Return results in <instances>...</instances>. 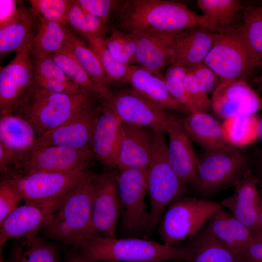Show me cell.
<instances>
[{
    "label": "cell",
    "instance_id": "12",
    "mask_svg": "<svg viewBox=\"0 0 262 262\" xmlns=\"http://www.w3.org/2000/svg\"><path fill=\"white\" fill-rule=\"evenodd\" d=\"M67 193L44 200L25 202L16 208L0 224V251L10 239L26 240L37 236L38 232L47 224Z\"/></svg>",
    "mask_w": 262,
    "mask_h": 262
},
{
    "label": "cell",
    "instance_id": "31",
    "mask_svg": "<svg viewBox=\"0 0 262 262\" xmlns=\"http://www.w3.org/2000/svg\"><path fill=\"white\" fill-rule=\"evenodd\" d=\"M68 37L64 48L70 51L88 74L99 93L104 98L112 84L96 53L67 28Z\"/></svg>",
    "mask_w": 262,
    "mask_h": 262
},
{
    "label": "cell",
    "instance_id": "25",
    "mask_svg": "<svg viewBox=\"0 0 262 262\" xmlns=\"http://www.w3.org/2000/svg\"><path fill=\"white\" fill-rule=\"evenodd\" d=\"M40 23L39 18L30 8L21 3L16 15L0 25V59L31 44L37 33Z\"/></svg>",
    "mask_w": 262,
    "mask_h": 262
},
{
    "label": "cell",
    "instance_id": "21",
    "mask_svg": "<svg viewBox=\"0 0 262 262\" xmlns=\"http://www.w3.org/2000/svg\"><path fill=\"white\" fill-rule=\"evenodd\" d=\"M122 124L112 110L103 104L94 127L91 150L92 155L107 167H116Z\"/></svg>",
    "mask_w": 262,
    "mask_h": 262
},
{
    "label": "cell",
    "instance_id": "8",
    "mask_svg": "<svg viewBox=\"0 0 262 262\" xmlns=\"http://www.w3.org/2000/svg\"><path fill=\"white\" fill-rule=\"evenodd\" d=\"M240 28L236 25L215 33L212 48L204 61L217 75L221 83L247 82L255 70Z\"/></svg>",
    "mask_w": 262,
    "mask_h": 262
},
{
    "label": "cell",
    "instance_id": "5",
    "mask_svg": "<svg viewBox=\"0 0 262 262\" xmlns=\"http://www.w3.org/2000/svg\"><path fill=\"white\" fill-rule=\"evenodd\" d=\"M93 98L82 93H49L30 87L15 110L22 112L40 135L63 124L92 103Z\"/></svg>",
    "mask_w": 262,
    "mask_h": 262
},
{
    "label": "cell",
    "instance_id": "38",
    "mask_svg": "<svg viewBox=\"0 0 262 262\" xmlns=\"http://www.w3.org/2000/svg\"><path fill=\"white\" fill-rule=\"evenodd\" d=\"M51 57L66 77L79 86L83 93L93 97H99L93 81L70 51L62 49L54 52Z\"/></svg>",
    "mask_w": 262,
    "mask_h": 262
},
{
    "label": "cell",
    "instance_id": "6",
    "mask_svg": "<svg viewBox=\"0 0 262 262\" xmlns=\"http://www.w3.org/2000/svg\"><path fill=\"white\" fill-rule=\"evenodd\" d=\"M222 208L220 202L183 196L172 203L163 215L159 234L163 244L174 246L194 236L212 215Z\"/></svg>",
    "mask_w": 262,
    "mask_h": 262
},
{
    "label": "cell",
    "instance_id": "18",
    "mask_svg": "<svg viewBox=\"0 0 262 262\" xmlns=\"http://www.w3.org/2000/svg\"><path fill=\"white\" fill-rule=\"evenodd\" d=\"M235 191L221 202L223 208L246 226L257 238L262 239L260 222V194L258 180L251 170H248L236 184Z\"/></svg>",
    "mask_w": 262,
    "mask_h": 262
},
{
    "label": "cell",
    "instance_id": "23",
    "mask_svg": "<svg viewBox=\"0 0 262 262\" xmlns=\"http://www.w3.org/2000/svg\"><path fill=\"white\" fill-rule=\"evenodd\" d=\"M215 33L203 27H192L178 34L171 65L192 69L204 62L213 44Z\"/></svg>",
    "mask_w": 262,
    "mask_h": 262
},
{
    "label": "cell",
    "instance_id": "24",
    "mask_svg": "<svg viewBox=\"0 0 262 262\" xmlns=\"http://www.w3.org/2000/svg\"><path fill=\"white\" fill-rule=\"evenodd\" d=\"M126 83L136 93L162 108L187 113L169 93L163 77H159L137 65H131Z\"/></svg>",
    "mask_w": 262,
    "mask_h": 262
},
{
    "label": "cell",
    "instance_id": "51",
    "mask_svg": "<svg viewBox=\"0 0 262 262\" xmlns=\"http://www.w3.org/2000/svg\"><path fill=\"white\" fill-rule=\"evenodd\" d=\"M66 262H89L80 256L78 253L75 252L70 255L67 258Z\"/></svg>",
    "mask_w": 262,
    "mask_h": 262
},
{
    "label": "cell",
    "instance_id": "17",
    "mask_svg": "<svg viewBox=\"0 0 262 262\" xmlns=\"http://www.w3.org/2000/svg\"><path fill=\"white\" fill-rule=\"evenodd\" d=\"M211 105L215 114L224 120L255 114L262 109V98L243 80L220 83L213 94Z\"/></svg>",
    "mask_w": 262,
    "mask_h": 262
},
{
    "label": "cell",
    "instance_id": "11",
    "mask_svg": "<svg viewBox=\"0 0 262 262\" xmlns=\"http://www.w3.org/2000/svg\"><path fill=\"white\" fill-rule=\"evenodd\" d=\"M90 173L87 168L60 172L38 171L12 175L6 179L18 191L25 202L62 196L82 182Z\"/></svg>",
    "mask_w": 262,
    "mask_h": 262
},
{
    "label": "cell",
    "instance_id": "34",
    "mask_svg": "<svg viewBox=\"0 0 262 262\" xmlns=\"http://www.w3.org/2000/svg\"><path fill=\"white\" fill-rule=\"evenodd\" d=\"M240 32L255 69L262 68V6L244 8Z\"/></svg>",
    "mask_w": 262,
    "mask_h": 262
},
{
    "label": "cell",
    "instance_id": "32",
    "mask_svg": "<svg viewBox=\"0 0 262 262\" xmlns=\"http://www.w3.org/2000/svg\"><path fill=\"white\" fill-rule=\"evenodd\" d=\"M202 16L214 33L236 26L244 7L238 0H198Z\"/></svg>",
    "mask_w": 262,
    "mask_h": 262
},
{
    "label": "cell",
    "instance_id": "4",
    "mask_svg": "<svg viewBox=\"0 0 262 262\" xmlns=\"http://www.w3.org/2000/svg\"><path fill=\"white\" fill-rule=\"evenodd\" d=\"M152 130V155L147 169V190L150 202L148 232L160 222L168 207L184 196L188 189L169 162L165 131L157 128Z\"/></svg>",
    "mask_w": 262,
    "mask_h": 262
},
{
    "label": "cell",
    "instance_id": "33",
    "mask_svg": "<svg viewBox=\"0 0 262 262\" xmlns=\"http://www.w3.org/2000/svg\"><path fill=\"white\" fill-rule=\"evenodd\" d=\"M217 75L204 62L190 69L184 78L185 86L199 111L211 105L209 93L213 94L220 84Z\"/></svg>",
    "mask_w": 262,
    "mask_h": 262
},
{
    "label": "cell",
    "instance_id": "52",
    "mask_svg": "<svg viewBox=\"0 0 262 262\" xmlns=\"http://www.w3.org/2000/svg\"><path fill=\"white\" fill-rule=\"evenodd\" d=\"M257 139L262 140V115L258 117L257 128Z\"/></svg>",
    "mask_w": 262,
    "mask_h": 262
},
{
    "label": "cell",
    "instance_id": "7",
    "mask_svg": "<svg viewBox=\"0 0 262 262\" xmlns=\"http://www.w3.org/2000/svg\"><path fill=\"white\" fill-rule=\"evenodd\" d=\"M249 165L248 154L231 145L206 151L198 166L200 193L209 195L235 186Z\"/></svg>",
    "mask_w": 262,
    "mask_h": 262
},
{
    "label": "cell",
    "instance_id": "50",
    "mask_svg": "<svg viewBox=\"0 0 262 262\" xmlns=\"http://www.w3.org/2000/svg\"><path fill=\"white\" fill-rule=\"evenodd\" d=\"M259 182L262 180V149L259 152L256 163V173L254 174Z\"/></svg>",
    "mask_w": 262,
    "mask_h": 262
},
{
    "label": "cell",
    "instance_id": "22",
    "mask_svg": "<svg viewBox=\"0 0 262 262\" xmlns=\"http://www.w3.org/2000/svg\"><path fill=\"white\" fill-rule=\"evenodd\" d=\"M152 130L122 123L120 146L116 167L147 169L151 158Z\"/></svg>",
    "mask_w": 262,
    "mask_h": 262
},
{
    "label": "cell",
    "instance_id": "1",
    "mask_svg": "<svg viewBox=\"0 0 262 262\" xmlns=\"http://www.w3.org/2000/svg\"><path fill=\"white\" fill-rule=\"evenodd\" d=\"M74 247L76 252L90 262H165L188 261L186 247L167 246L146 239L97 237L81 239Z\"/></svg>",
    "mask_w": 262,
    "mask_h": 262
},
{
    "label": "cell",
    "instance_id": "39",
    "mask_svg": "<svg viewBox=\"0 0 262 262\" xmlns=\"http://www.w3.org/2000/svg\"><path fill=\"white\" fill-rule=\"evenodd\" d=\"M82 36L98 55L112 84L125 83L130 66L121 63L110 53L105 46L104 38L89 35Z\"/></svg>",
    "mask_w": 262,
    "mask_h": 262
},
{
    "label": "cell",
    "instance_id": "45",
    "mask_svg": "<svg viewBox=\"0 0 262 262\" xmlns=\"http://www.w3.org/2000/svg\"><path fill=\"white\" fill-rule=\"evenodd\" d=\"M104 42L108 51L116 60L127 66L132 65L130 58L113 32L104 39Z\"/></svg>",
    "mask_w": 262,
    "mask_h": 262
},
{
    "label": "cell",
    "instance_id": "14",
    "mask_svg": "<svg viewBox=\"0 0 262 262\" xmlns=\"http://www.w3.org/2000/svg\"><path fill=\"white\" fill-rule=\"evenodd\" d=\"M32 43L17 51L10 63L1 68L0 115L15 111L32 85L33 75L30 54Z\"/></svg>",
    "mask_w": 262,
    "mask_h": 262
},
{
    "label": "cell",
    "instance_id": "42",
    "mask_svg": "<svg viewBox=\"0 0 262 262\" xmlns=\"http://www.w3.org/2000/svg\"><path fill=\"white\" fill-rule=\"evenodd\" d=\"M72 0H30V9L39 19L67 25L68 12Z\"/></svg>",
    "mask_w": 262,
    "mask_h": 262
},
{
    "label": "cell",
    "instance_id": "10",
    "mask_svg": "<svg viewBox=\"0 0 262 262\" xmlns=\"http://www.w3.org/2000/svg\"><path fill=\"white\" fill-rule=\"evenodd\" d=\"M120 198L121 225L129 234L147 230L149 212L145 206L147 170L130 168L119 171L116 175Z\"/></svg>",
    "mask_w": 262,
    "mask_h": 262
},
{
    "label": "cell",
    "instance_id": "27",
    "mask_svg": "<svg viewBox=\"0 0 262 262\" xmlns=\"http://www.w3.org/2000/svg\"><path fill=\"white\" fill-rule=\"evenodd\" d=\"M31 56L33 71L31 87L49 93H84L66 77L51 56Z\"/></svg>",
    "mask_w": 262,
    "mask_h": 262
},
{
    "label": "cell",
    "instance_id": "30",
    "mask_svg": "<svg viewBox=\"0 0 262 262\" xmlns=\"http://www.w3.org/2000/svg\"><path fill=\"white\" fill-rule=\"evenodd\" d=\"M185 247L190 253L187 262H242L211 232L206 224L190 239Z\"/></svg>",
    "mask_w": 262,
    "mask_h": 262
},
{
    "label": "cell",
    "instance_id": "28",
    "mask_svg": "<svg viewBox=\"0 0 262 262\" xmlns=\"http://www.w3.org/2000/svg\"><path fill=\"white\" fill-rule=\"evenodd\" d=\"M182 124L192 141L206 151L230 145L226 138L222 124L205 111L189 114Z\"/></svg>",
    "mask_w": 262,
    "mask_h": 262
},
{
    "label": "cell",
    "instance_id": "47",
    "mask_svg": "<svg viewBox=\"0 0 262 262\" xmlns=\"http://www.w3.org/2000/svg\"><path fill=\"white\" fill-rule=\"evenodd\" d=\"M21 2L15 0H0V25L14 17L18 12Z\"/></svg>",
    "mask_w": 262,
    "mask_h": 262
},
{
    "label": "cell",
    "instance_id": "48",
    "mask_svg": "<svg viewBox=\"0 0 262 262\" xmlns=\"http://www.w3.org/2000/svg\"><path fill=\"white\" fill-rule=\"evenodd\" d=\"M240 258L242 262H262V239L251 244Z\"/></svg>",
    "mask_w": 262,
    "mask_h": 262
},
{
    "label": "cell",
    "instance_id": "2",
    "mask_svg": "<svg viewBox=\"0 0 262 262\" xmlns=\"http://www.w3.org/2000/svg\"><path fill=\"white\" fill-rule=\"evenodd\" d=\"M119 29L128 32H168L203 27L206 21L184 4L162 0H128L117 19Z\"/></svg>",
    "mask_w": 262,
    "mask_h": 262
},
{
    "label": "cell",
    "instance_id": "13",
    "mask_svg": "<svg viewBox=\"0 0 262 262\" xmlns=\"http://www.w3.org/2000/svg\"><path fill=\"white\" fill-rule=\"evenodd\" d=\"M98 114L93 102L88 104L59 127L38 135L33 148L55 146L91 152V142Z\"/></svg>",
    "mask_w": 262,
    "mask_h": 262
},
{
    "label": "cell",
    "instance_id": "35",
    "mask_svg": "<svg viewBox=\"0 0 262 262\" xmlns=\"http://www.w3.org/2000/svg\"><path fill=\"white\" fill-rule=\"evenodd\" d=\"M40 20L31 44L30 54L34 57L51 56L56 51L64 49L68 37L67 27L58 22Z\"/></svg>",
    "mask_w": 262,
    "mask_h": 262
},
{
    "label": "cell",
    "instance_id": "56",
    "mask_svg": "<svg viewBox=\"0 0 262 262\" xmlns=\"http://www.w3.org/2000/svg\"><path fill=\"white\" fill-rule=\"evenodd\" d=\"M89 262H90L89 261Z\"/></svg>",
    "mask_w": 262,
    "mask_h": 262
},
{
    "label": "cell",
    "instance_id": "49",
    "mask_svg": "<svg viewBox=\"0 0 262 262\" xmlns=\"http://www.w3.org/2000/svg\"><path fill=\"white\" fill-rule=\"evenodd\" d=\"M18 154L0 143V169L5 171L8 166L16 161Z\"/></svg>",
    "mask_w": 262,
    "mask_h": 262
},
{
    "label": "cell",
    "instance_id": "19",
    "mask_svg": "<svg viewBox=\"0 0 262 262\" xmlns=\"http://www.w3.org/2000/svg\"><path fill=\"white\" fill-rule=\"evenodd\" d=\"M166 132L169 138L168 157L170 165L188 187L200 193L199 159L195 151L192 140L178 119L170 123Z\"/></svg>",
    "mask_w": 262,
    "mask_h": 262
},
{
    "label": "cell",
    "instance_id": "55",
    "mask_svg": "<svg viewBox=\"0 0 262 262\" xmlns=\"http://www.w3.org/2000/svg\"><path fill=\"white\" fill-rule=\"evenodd\" d=\"M174 262H180V261H174Z\"/></svg>",
    "mask_w": 262,
    "mask_h": 262
},
{
    "label": "cell",
    "instance_id": "9",
    "mask_svg": "<svg viewBox=\"0 0 262 262\" xmlns=\"http://www.w3.org/2000/svg\"><path fill=\"white\" fill-rule=\"evenodd\" d=\"M103 99V104L124 123L166 132L170 123L177 119L167 110L156 105L131 88L110 90Z\"/></svg>",
    "mask_w": 262,
    "mask_h": 262
},
{
    "label": "cell",
    "instance_id": "44",
    "mask_svg": "<svg viewBox=\"0 0 262 262\" xmlns=\"http://www.w3.org/2000/svg\"><path fill=\"white\" fill-rule=\"evenodd\" d=\"M22 201V196L12 183L6 178L2 180L0 184V224Z\"/></svg>",
    "mask_w": 262,
    "mask_h": 262
},
{
    "label": "cell",
    "instance_id": "3",
    "mask_svg": "<svg viewBox=\"0 0 262 262\" xmlns=\"http://www.w3.org/2000/svg\"><path fill=\"white\" fill-rule=\"evenodd\" d=\"M93 175L70 190L42 229L48 238L74 246L81 239L98 237L92 220Z\"/></svg>",
    "mask_w": 262,
    "mask_h": 262
},
{
    "label": "cell",
    "instance_id": "26",
    "mask_svg": "<svg viewBox=\"0 0 262 262\" xmlns=\"http://www.w3.org/2000/svg\"><path fill=\"white\" fill-rule=\"evenodd\" d=\"M206 224L211 232L239 258L251 244L261 239L223 207L212 215Z\"/></svg>",
    "mask_w": 262,
    "mask_h": 262
},
{
    "label": "cell",
    "instance_id": "37",
    "mask_svg": "<svg viewBox=\"0 0 262 262\" xmlns=\"http://www.w3.org/2000/svg\"><path fill=\"white\" fill-rule=\"evenodd\" d=\"M258 117L255 114L241 115L224 120L222 124L226 138L231 145L240 147L257 139Z\"/></svg>",
    "mask_w": 262,
    "mask_h": 262
},
{
    "label": "cell",
    "instance_id": "46",
    "mask_svg": "<svg viewBox=\"0 0 262 262\" xmlns=\"http://www.w3.org/2000/svg\"><path fill=\"white\" fill-rule=\"evenodd\" d=\"M114 33L131 59L132 65L136 64V42L133 33L113 29Z\"/></svg>",
    "mask_w": 262,
    "mask_h": 262
},
{
    "label": "cell",
    "instance_id": "41",
    "mask_svg": "<svg viewBox=\"0 0 262 262\" xmlns=\"http://www.w3.org/2000/svg\"><path fill=\"white\" fill-rule=\"evenodd\" d=\"M189 70L183 66L170 65L163 76L170 95L189 114L199 111L184 83V78Z\"/></svg>",
    "mask_w": 262,
    "mask_h": 262
},
{
    "label": "cell",
    "instance_id": "43",
    "mask_svg": "<svg viewBox=\"0 0 262 262\" xmlns=\"http://www.w3.org/2000/svg\"><path fill=\"white\" fill-rule=\"evenodd\" d=\"M76 1L84 9L99 17L107 25L110 20L117 19L126 3V0H78Z\"/></svg>",
    "mask_w": 262,
    "mask_h": 262
},
{
    "label": "cell",
    "instance_id": "15",
    "mask_svg": "<svg viewBox=\"0 0 262 262\" xmlns=\"http://www.w3.org/2000/svg\"><path fill=\"white\" fill-rule=\"evenodd\" d=\"M116 175H93L92 220L98 237H115L121 212Z\"/></svg>",
    "mask_w": 262,
    "mask_h": 262
},
{
    "label": "cell",
    "instance_id": "20",
    "mask_svg": "<svg viewBox=\"0 0 262 262\" xmlns=\"http://www.w3.org/2000/svg\"><path fill=\"white\" fill-rule=\"evenodd\" d=\"M181 31L132 32L136 42L135 65L163 78L162 73L171 65L176 37Z\"/></svg>",
    "mask_w": 262,
    "mask_h": 262
},
{
    "label": "cell",
    "instance_id": "29",
    "mask_svg": "<svg viewBox=\"0 0 262 262\" xmlns=\"http://www.w3.org/2000/svg\"><path fill=\"white\" fill-rule=\"evenodd\" d=\"M36 133L33 125L23 116L12 112L0 115V143L18 155L33 149Z\"/></svg>",
    "mask_w": 262,
    "mask_h": 262
},
{
    "label": "cell",
    "instance_id": "16",
    "mask_svg": "<svg viewBox=\"0 0 262 262\" xmlns=\"http://www.w3.org/2000/svg\"><path fill=\"white\" fill-rule=\"evenodd\" d=\"M92 156L90 152L68 147L52 146L35 147L22 161L19 165L22 172L18 174L87 168Z\"/></svg>",
    "mask_w": 262,
    "mask_h": 262
},
{
    "label": "cell",
    "instance_id": "53",
    "mask_svg": "<svg viewBox=\"0 0 262 262\" xmlns=\"http://www.w3.org/2000/svg\"><path fill=\"white\" fill-rule=\"evenodd\" d=\"M259 209L260 222L261 227H262V194H260Z\"/></svg>",
    "mask_w": 262,
    "mask_h": 262
},
{
    "label": "cell",
    "instance_id": "36",
    "mask_svg": "<svg viewBox=\"0 0 262 262\" xmlns=\"http://www.w3.org/2000/svg\"><path fill=\"white\" fill-rule=\"evenodd\" d=\"M22 244L14 250L8 262H60L57 247L43 238L36 236Z\"/></svg>",
    "mask_w": 262,
    "mask_h": 262
},
{
    "label": "cell",
    "instance_id": "54",
    "mask_svg": "<svg viewBox=\"0 0 262 262\" xmlns=\"http://www.w3.org/2000/svg\"><path fill=\"white\" fill-rule=\"evenodd\" d=\"M259 191L260 194H262V180L259 182Z\"/></svg>",
    "mask_w": 262,
    "mask_h": 262
},
{
    "label": "cell",
    "instance_id": "40",
    "mask_svg": "<svg viewBox=\"0 0 262 262\" xmlns=\"http://www.w3.org/2000/svg\"><path fill=\"white\" fill-rule=\"evenodd\" d=\"M67 22V24L82 35L106 38L105 34L108 25L99 17L82 8L76 0H72L68 12Z\"/></svg>",
    "mask_w": 262,
    "mask_h": 262
}]
</instances>
